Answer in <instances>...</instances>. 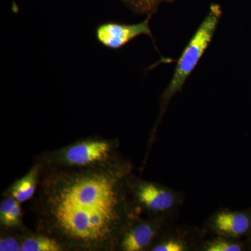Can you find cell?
I'll return each instance as SVG.
<instances>
[{
	"instance_id": "obj_1",
	"label": "cell",
	"mask_w": 251,
	"mask_h": 251,
	"mask_svg": "<svg viewBox=\"0 0 251 251\" xmlns=\"http://www.w3.org/2000/svg\"><path fill=\"white\" fill-rule=\"evenodd\" d=\"M41 166L36 231L55 238L66 251H117L122 234L142 214L127 185L132 163L120 156L91 168Z\"/></svg>"
},
{
	"instance_id": "obj_2",
	"label": "cell",
	"mask_w": 251,
	"mask_h": 251,
	"mask_svg": "<svg viewBox=\"0 0 251 251\" xmlns=\"http://www.w3.org/2000/svg\"><path fill=\"white\" fill-rule=\"evenodd\" d=\"M120 141L90 137L54 151L41 153L36 162L55 168H86L107 164L120 158Z\"/></svg>"
},
{
	"instance_id": "obj_3",
	"label": "cell",
	"mask_w": 251,
	"mask_h": 251,
	"mask_svg": "<svg viewBox=\"0 0 251 251\" xmlns=\"http://www.w3.org/2000/svg\"><path fill=\"white\" fill-rule=\"evenodd\" d=\"M221 6L212 4L209 14L201 23L178 61L171 83L162 95V112L168 102L181 90L186 79L196 67L214 36L221 18Z\"/></svg>"
},
{
	"instance_id": "obj_4",
	"label": "cell",
	"mask_w": 251,
	"mask_h": 251,
	"mask_svg": "<svg viewBox=\"0 0 251 251\" xmlns=\"http://www.w3.org/2000/svg\"><path fill=\"white\" fill-rule=\"evenodd\" d=\"M128 191L137 207L148 216H176L184 202L182 193L163 185L140 179L133 173L127 179Z\"/></svg>"
},
{
	"instance_id": "obj_5",
	"label": "cell",
	"mask_w": 251,
	"mask_h": 251,
	"mask_svg": "<svg viewBox=\"0 0 251 251\" xmlns=\"http://www.w3.org/2000/svg\"><path fill=\"white\" fill-rule=\"evenodd\" d=\"M175 216H148L138 218L127 227L122 234L117 251H150L157 239Z\"/></svg>"
},
{
	"instance_id": "obj_6",
	"label": "cell",
	"mask_w": 251,
	"mask_h": 251,
	"mask_svg": "<svg viewBox=\"0 0 251 251\" xmlns=\"http://www.w3.org/2000/svg\"><path fill=\"white\" fill-rule=\"evenodd\" d=\"M251 229V216L247 211L228 209L216 211L205 221L204 232L239 239Z\"/></svg>"
},
{
	"instance_id": "obj_7",
	"label": "cell",
	"mask_w": 251,
	"mask_h": 251,
	"mask_svg": "<svg viewBox=\"0 0 251 251\" xmlns=\"http://www.w3.org/2000/svg\"><path fill=\"white\" fill-rule=\"evenodd\" d=\"M171 226L163 230L150 251H200L204 241V231L187 226Z\"/></svg>"
},
{
	"instance_id": "obj_8",
	"label": "cell",
	"mask_w": 251,
	"mask_h": 251,
	"mask_svg": "<svg viewBox=\"0 0 251 251\" xmlns=\"http://www.w3.org/2000/svg\"><path fill=\"white\" fill-rule=\"evenodd\" d=\"M96 34L102 45L112 49H120L139 36H152L150 27V18L133 25L104 23L97 28Z\"/></svg>"
},
{
	"instance_id": "obj_9",
	"label": "cell",
	"mask_w": 251,
	"mask_h": 251,
	"mask_svg": "<svg viewBox=\"0 0 251 251\" xmlns=\"http://www.w3.org/2000/svg\"><path fill=\"white\" fill-rule=\"evenodd\" d=\"M41 171L42 166L36 162L24 176L15 181L6 189L3 196H11L21 204L31 199L37 192Z\"/></svg>"
},
{
	"instance_id": "obj_10",
	"label": "cell",
	"mask_w": 251,
	"mask_h": 251,
	"mask_svg": "<svg viewBox=\"0 0 251 251\" xmlns=\"http://www.w3.org/2000/svg\"><path fill=\"white\" fill-rule=\"evenodd\" d=\"M21 251H64V245L55 238L41 232H21Z\"/></svg>"
},
{
	"instance_id": "obj_11",
	"label": "cell",
	"mask_w": 251,
	"mask_h": 251,
	"mask_svg": "<svg viewBox=\"0 0 251 251\" xmlns=\"http://www.w3.org/2000/svg\"><path fill=\"white\" fill-rule=\"evenodd\" d=\"M21 203L11 196H4L0 204V225L5 230H25L23 224Z\"/></svg>"
},
{
	"instance_id": "obj_12",
	"label": "cell",
	"mask_w": 251,
	"mask_h": 251,
	"mask_svg": "<svg viewBox=\"0 0 251 251\" xmlns=\"http://www.w3.org/2000/svg\"><path fill=\"white\" fill-rule=\"evenodd\" d=\"M244 247L239 239L215 235V237L204 240L200 251H242Z\"/></svg>"
},
{
	"instance_id": "obj_13",
	"label": "cell",
	"mask_w": 251,
	"mask_h": 251,
	"mask_svg": "<svg viewBox=\"0 0 251 251\" xmlns=\"http://www.w3.org/2000/svg\"><path fill=\"white\" fill-rule=\"evenodd\" d=\"M21 240L20 234H4L0 238V251H21Z\"/></svg>"
},
{
	"instance_id": "obj_14",
	"label": "cell",
	"mask_w": 251,
	"mask_h": 251,
	"mask_svg": "<svg viewBox=\"0 0 251 251\" xmlns=\"http://www.w3.org/2000/svg\"><path fill=\"white\" fill-rule=\"evenodd\" d=\"M130 7L140 13H150L156 6L158 0H124Z\"/></svg>"
},
{
	"instance_id": "obj_15",
	"label": "cell",
	"mask_w": 251,
	"mask_h": 251,
	"mask_svg": "<svg viewBox=\"0 0 251 251\" xmlns=\"http://www.w3.org/2000/svg\"><path fill=\"white\" fill-rule=\"evenodd\" d=\"M165 1H172V0H165Z\"/></svg>"
}]
</instances>
